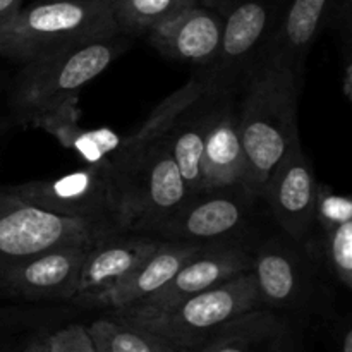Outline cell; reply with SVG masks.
<instances>
[{
    "mask_svg": "<svg viewBox=\"0 0 352 352\" xmlns=\"http://www.w3.org/2000/svg\"><path fill=\"white\" fill-rule=\"evenodd\" d=\"M203 3H206V7H212V9H219V10H223L227 9V6H229L232 0H201Z\"/></svg>",
    "mask_w": 352,
    "mask_h": 352,
    "instance_id": "f1b7e54d",
    "label": "cell"
},
{
    "mask_svg": "<svg viewBox=\"0 0 352 352\" xmlns=\"http://www.w3.org/2000/svg\"><path fill=\"white\" fill-rule=\"evenodd\" d=\"M318 265L305 244L287 236L270 237L253 251L251 272L261 308L302 313L315 302V272Z\"/></svg>",
    "mask_w": 352,
    "mask_h": 352,
    "instance_id": "30bf717a",
    "label": "cell"
},
{
    "mask_svg": "<svg viewBox=\"0 0 352 352\" xmlns=\"http://www.w3.org/2000/svg\"><path fill=\"white\" fill-rule=\"evenodd\" d=\"M272 30V7L263 0H232L227 6L219 54L203 76L208 95L227 96L243 86L260 60Z\"/></svg>",
    "mask_w": 352,
    "mask_h": 352,
    "instance_id": "9c48e42d",
    "label": "cell"
},
{
    "mask_svg": "<svg viewBox=\"0 0 352 352\" xmlns=\"http://www.w3.org/2000/svg\"><path fill=\"white\" fill-rule=\"evenodd\" d=\"M305 248L316 261L318 268H325L333 280L344 289L352 287V220L320 234L318 239H306Z\"/></svg>",
    "mask_w": 352,
    "mask_h": 352,
    "instance_id": "603a6c76",
    "label": "cell"
},
{
    "mask_svg": "<svg viewBox=\"0 0 352 352\" xmlns=\"http://www.w3.org/2000/svg\"><path fill=\"white\" fill-rule=\"evenodd\" d=\"M198 352H296V340L284 315L258 308L217 329Z\"/></svg>",
    "mask_w": 352,
    "mask_h": 352,
    "instance_id": "e0dca14e",
    "label": "cell"
},
{
    "mask_svg": "<svg viewBox=\"0 0 352 352\" xmlns=\"http://www.w3.org/2000/svg\"><path fill=\"white\" fill-rule=\"evenodd\" d=\"M19 352H48L47 344H45V337L43 339H33L31 342H28Z\"/></svg>",
    "mask_w": 352,
    "mask_h": 352,
    "instance_id": "83f0119b",
    "label": "cell"
},
{
    "mask_svg": "<svg viewBox=\"0 0 352 352\" xmlns=\"http://www.w3.org/2000/svg\"><path fill=\"white\" fill-rule=\"evenodd\" d=\"M352 220V199L346 195H339L329 184L318 182L315 198V226L320 234L329 232L333 227Z\"/></svg>",
    "mask_w": 352,
    "mask_h": 352,
    "instance_id": "cb8c5ba5",
    "label": "cell"
},
{
    "mask_svg": "<svg viewBox=\"0 0 352 352\" xmlns=\"http://www.w3.org/2000/svg\"><path fill=\"white\" fill-rule=\"evenodd\" d=\"M96 352H175L160 337L113 315L88 327Z\"/></svg>",
    "mask_w": 352,
    "mask_h": 352,
    "instance_id": "44dd1931",
    "label": "cell"
},
{
    "mask_svg": "<svg viewBox=\"0 0 352 352\" xmlns=\"http://www.w3.org/2000/svg\"><path fill=\"white\" fill-rule=\"evenodd\" d=\"M116 33L109 0H38L0 23V57L24 64Z\"/></svg>",
    "mask_w": 352,
    "mask_h": 352,
    "instance_id": "3957f363",
    "label": "cell"
},
{
    "mask_svg": "<svg viewBox=\"0 0 352 352\" xmlns=\"http://www.w3.org/2000/svg\"><path fill=\"white\" fill-rule=\"evenodd\" d=\"M316 188L315 168L299 140L272 172L261 195L280 232L298 243L313 234Z\"/></svg>",
    "mask_w": 352,
    "mask_h": 352,
    "instance_id": "4fadbf2b",
    "label": "cell"
},
{
    "mask_svg": "<svg viewBox=\"0 0 352 352\" xmlns=\"http://www.w3.org/2000/svg\"><path fill=\"white\" fill-rule=\"evenodd\" d=\"M89 244H62L0 270V296L24 301H72Z\"/></svg>",
    "mask_w": 352,
    "mask_h": 352,
    "instance_id": "7c38bea8",
    "label": "cell"
},
{
    "mask_svg": "<svg viewBox=\"0 0 352 352\" xmlns=\"http://www.w3.org/2000/svg\"><path fill=\"white\" fill-rule=\"evenodd\" d=\"M201 0H112L110 10L119 33L148 34L153 28Z\"/></svg>",
    "mask_w": 352,
    "mask_h": 352,
    "instance_id": "7402d4cb",
    "label": "cell"
},
{
    "mask_svg": "<svg viewBox=\"0 0 352 352\" xmlns=\"http://www.w3.org/2000/svg\"><path fill=\"white\" fill-rule=\"evenodd\" d=\"M261 196L243 186L205 189L186 198L172 215L144 234L164 241L198 244H244Z\"/></svg>",
    "mask_w": 352,
    "mask_h": 352,
    "instance_id": "52a82bcc",
    "label": "cell"
},
{
    "mask_svg": "<svg viewBox=\"0 0 352 352\" xmlns=\"http://www.w3.org/2000/svg\"><path fill=\"white\" fill-rule=\"evenodd\" d=\"M109 2H112V0H109Z\"/></svg>",
    "mask_w": 352,
    "mask_h": 352,
    "instance_id": "f546056e",
    "label": "cell"
},
{
    "mask_svg": "<svg viewBox=\"0 0 352 352\" xmlns=\"http://www.w3.org/2000/svg\"><path fill=\"white\" fill-rule=\"evenodd\" d=\"M246 155L241 141L237 110L230 102L210 109L203 148V189L243 186Z\"/></svg>",
    "mask_w": 352,
    "mask_h": 352,
    "instance_id": "2e32d148",
    "label": "cell"
},
{
    "mask_svg": "<svg viewBox=\"0 0 352 352\" xmlns=\"http://www.w3.org/2000/svg\"><path fill=\"white\" fill-rule=\"evenodd\" d=\"M342 95L346 96L347 103H352V57L351 50H344V71H342Z\"/></svg>",
    "mask_w": 352,
    "mask_h": 352,
    "instance_id": "484cf974",
    "label": "cell"
},
{
    "mask_svg": "<svg viewBox=\"0 0 352 352\" xmlns=\"http://www.w3.org/2000/svg\"><path fill=\"white\" fill-rule=\"evenodd\" d=\"M119 34L95 38L24 62L7 100L12 119L38 127L67 103L79 102L81 89L126 52L127 43Z\"/></svg>",
    "mask_w": 352,
    "mask_h": 352,
    "instance_id": "7a4b0ae2",
    "label": "cell"
},
{
    "mask_svg": "<svg viewBox=\"0 0 352 352\" xmlns=\"http://www.w3.org/2000/svg\"><path fill=\"white\" fill-rule=\"evenodd\" d=\"M253 265V251L241 244H206L201 246L174 277L158 292L133 306L113 311L122 318H136L162 313L177 302L199 294L210 287L222 284L243 272H250Z\"/></svg>",
    "mask_w": 352,
    "mask_h": 352,
    "instance_id": "8fae6325",
    "label": "cell"
},
{
    "mask_svg": "<svg viewBox=\"0 0 352 352\" xmlns=\"http://www.w3.org/2000/svg\"><path fill=\"white\" fill-rule=\"evenodd\" d=\"M222 28L220 12L198 3L158 24L146 38L165 57L208 69L219 54Z\"/></svg>",
    "mask_w": 352,
    "mask_h": 352,
    "instance_id": "9a60e30c",
    "label": "cell"
},
{
    "mask_svg": "<svg viewBox=\"0 0 352 352\" xmlns=\"http://www.w3.org/2000/svg\"><path fill=\"white\" fill-rule=\"evenodd\" d=\"M258 308H261V302L254 275L250 270L191 296L162 313L119 318L160 337L175 352H198L217 329Z\"/></svg>",
    "mask_w": 352,
    "mask_h": 352,
    "instance_id": "277c9868",
    "label": "cell"
},
{
    "mask_svg": "<svg viewBox=\"0 0 352 352\" xmlns=\"http://www.w3.org/2000/svg\"><path fill=\"white\" fill-rule=\"evenodd\" d=\"M21 7H23V0H0V23L9 19Z\"/></svg>",
    "mask_w": 352,
    "mask_h": 352,
    "instance_id": "4316f807",
    "label": "cell"
},
{
    "mask_svg": "<svg viewBox=\"0 0 352 352\" xmlns=\"http://www.w3.org/2000/svg\"><path fill=\"white\" fill-rule=\"evenodd\" d=\"M48 352H96L88 327L72 323L45 337Z\"/></svg>",
    "mask_w": 352,
    "mask_h": 352,
    "instance_id": "d4e9b609",
    "label": "cell"
},
{
    "mask_svg": "<svg viewBox=\"0 0 352 352\" xmlns=\"http://www.w3.org/2000/svg\"><path fill=\"white\" fill-rule=\"evenodd\" d=\"M160 239L140 232H116L89 248L72 301L91 308L100 296L122 284L151 253Z\"/></svg>",
    "mask_w": 352,
    "mask_h": 352,
    "instance_id": "5bb4252c",
    "label": "cell"
},
{
    "mask_svg": "<svg viewBox=\"0 0 352 352\" xmlns=\"http://www.w3.org/2000/svg\"><path fill=\"white\" fill-rule=\"evenodd\" d=\"M116 232H122L116 223L55 215L24 201L10 184L0 186V270L50 248L96 243Z\"/></svg>",
    "mask_w": 352,
    "mask_h": 352,
    "instance_id": "5b68a950",
    "label": "cell"
},
{
    "mask_svg": "<svg viewBox=\"0 0 352 352\" xmlns=\"http://www.w3.org/2000/svg\"><path fill=\"white\" fill-rule=\"evenodd\" d=\"M10 186L24 201L45 212L67 219L110 222L120 229L119 192L112 174L105 168L85 165L57 177Z\"/></svg>",
    "mask_w": 352,
    "mask_h": 352,
    "instance_id": "ba28073f",
    "label": "cell"
},
{
    "mask_svg": "<svg viewBox=\"0 0 352 352\" xmlns=\"http://www.w3.org/2000/svg\"><path fill=\"white\" fill-rule=\"evenodd\" d=\"M119 192L120 229L144 234L175 212L189 196L165 136L113 175Z\"/></svg>",
    "mask_w": 352,
    "mask_h": 352,
    "instance_id": "8992f818",
    "label": "cell"
},
{
    "mask_svg": "<svg viewBox=\"0 0 352 352\" xmlns=\"http://www.w3.org/2000/svg\"><path fill=\"white\" fill-rule=\"evenodd\" d=\"M243 88L244 96L237 112L246 155L243 188L261 196L272 172L299 141L301 74L282 62L260 57L248 72Z\"/></svg>",
    "mask_w": 352,
    "mask_h": 352,
    "instance_id": "6da1fadb",
    "label": "cell"
},
{
    "mask_svg": "<svg viewBox=\"0 0 352 352\" xmlns=\"http://www.w3.org/2000/svg\"><path fill=\"white\" fill-rule=\"evenodd\" d=\"M332 6L333 0H292L261 57L282 62L302 76L306 58Z\"/></svg>",
    "mask_w": 352,
    "mask_h": 352,
    "instance_id": "d6986e66",
    "label": "cell"
},
{
    "mask_svg": "<svg viewBox=\"0 0 352 352\" xmlns=\"http://www.w3.org/2000/svg\"><path fill=\"white\" fill-rule=\"evenodd\" d=\"M199 248L201 246L198 244L160 239L157 250L148 256V260H144L122 284L100 296L91 308H110L119 311L150 298L174 277L182 263Z\"/></svg>",
    "mask_w": 352,
    "mask_h": 352,
    "instance_id": "ac0fdd59",
    "label": "cell"
},
{
    "mask_svg": "<svg viewBox=\"0 0 352 352\" xmlns=\"http://www.w3.org/2000/svg\"><path fill=\"white\" fill-rule=\"evenodd\" d=\"M198 103L182 113L165 134L168 150L189 195L203 189V148L210 119V109L198 110Z\"/></svg>",
    "mask_w": 352,
    "mask_h": 352,
    "instance_id": "ffe728a7",
    "label": "cell"
},
{
    "mask_svg": "<svg viewBox=\"0 0 352 352\" xmlns=\"http://www.w3.org/2000/svg\"><path fill=\"white\" fill-rule=\"evenodd\" d=\"M0 298H2V296H0Z\"/></svg>",
    "mask_w": 352,
    "mask_h": 352,
    "instance_id": "4dcf8cb0",
    "label": "cell"
}]
</instances>
